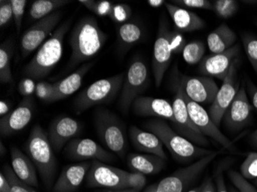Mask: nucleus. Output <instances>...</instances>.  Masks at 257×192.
<instances>
[{"mask_svg":"<svg viewBox=\"0 0 257 192\" xmlns=\"http://www.w3.org/2000/svg\"><path fill=\"white\" fill-rule=\"evenodd\" d=\"M106 40L107 36L99 28L94 17L89 16L81 19L70 36L72 55L68 70L94 57L102 50Z\"/></svg>","mask_w":257,"mask_h":192,"instance_id":"f257e3e1","label":"nucleus"},{"mask_svg":"<svg viewBox=\"0 0 257 192\" xmlns=\"http://www.w3.org/2000/svg\"><path fill=\"white\" fill-rule=\"evenodd\" d=\"M144 127L160 138L173 158L178 162L183 164L193 162L213 152V151L195 145L179 135L163 119L150 120L144 124Z\"/></svg>","mask_w":257,"mask_h":192,"instance_id":"f03ea898","label":"nucleus"},{"mask_svg":"<svg viewBox=\"0 0 257 192\" xmlns=\"http://www.w3.org/2000/svg\"><path fill=\"white\" fill-rule=\"evenodd\" d=\"M71 25V20L62 23L54 33L39 48L31 61L23 69L27 78L40 80L48 76L60 61L63 55L65 35Z\"/></svg>","mask_w":257,"mask_h":192,"instance_id":"7ed1b4c3","label":"nucleus"},{"mask_svg":"<svg viewBox=\"0 0 257 192\" xmlns=\"http://www.w3.org/2000/svg\"><path fill=\"white\" fill-rule=\"evenodd\" d=\"M25 151L37 167L45 187L48 189L53 187L57 161L48 133L40 125H35L31 130L26 142Z\"/></svg>","mask_w":257,"mask_h":192,"instance_id":"20e7f679","label":"nucleus"},{"mask_svg":"<svg viewBox=\"0 0 257 192\" xmlns=\"http://www.w3.org/2000/svg\"><path fill=\"white\" fill-rule=\"evenodd\" d=\"M125 76L120 73L92 83L76 96L73 103L75 111L80 114L96 105L110 103L122 89Z\"/></svg>","mask_w":257,"mask_h":192,"instance_id":"39448f33","label":"nucleus"},{"mask_svg":"<svg viewBox=\"0 0 257 192\" xmlns=\"http://www.w3.org/2000/svg\"><path fill=\"white\" fill-rule=\"evenodd\" d=\"M95 127L103 145L120 158L126 154L128 141L125 125L113 112L99 109L95 113Z\"/></svg>","mask_w":257,"mask_h":192,"instance_id":"423d86ee","label":"nucleus"},{"mask_svg":"<svg viewBox=\"0 0 257 192\" xmlns=\"http://www.w3.org/2000/svg\"><path fill=\"white\" fill-rule=\"evenodd\" d=\"M175 95L173 102V110L174 114L175 123L173 124L177 133L198 146L207 147L209 141L205 135L198 129L189 114L183 88L179 78H176L174 83Z\"/></svg>","mask_w":257,"mask_h":192,"instance_id":"0eeeda50","label":"nucleus"},{"mask_svg":"<svg viewBox=\"0 0 257 192\" xmlns=\"http://www.w3.org/2000/svg\"><path fill=\"white\" fill-rule=\"evenodd\" d=\"M219 154V151H213L212 154L205 156L190 165L181 167L165 178L162 179L157 183V192L186 191Z\"/></svg>","mask_w":257,"mask_h":192,"instance_id":"6e6552de","label":"nucleus"},{"mask_svg":"<svg viewBox=\"0 0 257 192\" xmlns=\"http://www.w3.org/2000/svg\"><path fill=\"white\" fill-rule=\"evenodd\" d=\"M148 82L147 66L140 58H136L125 74L119 97V109L124 114L128 112L134 100L146 90Z\"/></svg>","mask_w":257,"mask_h":192,"instance_id":"1a4fd4ad","label":"nucleus"},{"mask_svg":"<svg viewBox=\"0 0 257 192\" xmlns=\"http://www.w3.org/2000/svg\"><path fill=\"white\" fill-rule=\"evenodd\" d=\"M169 24L166 19L160 20L153 54V73L157 88L160 87L163 77L171 63L173 53Z\"/></svg>","mask_w":257,"mask_h":192,"instance_id":"9d476101","label":"nucleus"},{"mask_svg":"<svg viewBox=\"0 0 257 192\" xmlns=\"http://www.w3.org/2000/svg\"><path fill=\"white\" fill-rule=\"evenodd\" d=\"M62 17V12L58 10L51 15L35 22L34 24L23 33L20 42V50L23 58H27L40 47L46 39L53 34L52 33L56 30V27Z\"/></svg>","mask_w":257,"mask_h":192,"instance_id":"9b49d317","label":"nucleus"},{"mask_svg":"<svg viewBox=\"0 0 257 192\" xmlns=\"http://www.w3.org/2000/svg\"><path fill=\"white\" fill-rule=\"evenodd\" d=\"M239 58H236L224 80L220 89L218 90L216 97L209 109V115L213 122L217 125H220L225 112L234 99L239 89V84L237 80V66Z\"/></svg>","mask_w":257,"mask_h":192,"instance_id":"f8f14e48","label":"nucleus"},{"mask_svg":"<svg viewBox=\"0 0 257 192\" xmlns=\"http://www.w3.org/2000/svg\"><path fill=\"white\" fill-rule=\"evenodd\" d=\"M126 171L98 160H92L86 174V184L89 187L106 189H124Z\"/></svg>","mask_w":257,"mask_h":192,"instance_id":"ddd939ff","label":"nucleus"},{"mask_svg":"<svg viewBox=\"0 0 257 192\" xmlns=\"http://www.w3.org/2000/svg\"><path fill=\"white\" fill-rule=\"evenodd\" d=\"M186 106L188 109L189 114L193 123L200 130V132L205 136L209 137L219 143L223 148L229 151L234 152L236 148L233 146L232 141H229L218 128L217 125L213 122L209 113L203 109L200 104L193 102L186 96L183 92Z\"/></svg>","mask_w":257,"mask_h":192,"instance_id":"4468645a","label":"nucleus"},{"mask_svg":"<svg viewBox=\"0 0 257 192\" xmlns=\"http://www.w3.org/2000/svg\"><path fill=\"white\" fill-rule=\"evenodd\" d=\"M67 158L76 161L98 160L104 163L116 161L115 154L104 149L90 138H76L69 141L64 150Z\"/></svg>","mask_w":257,"mask_h":192,"instance_id":"2eb2a0df","label":"nucleus"},{"mask_svg":"<svg viewBox=\"0 0 257 192\" xmlns=\"http://www.w3.org/2000/svg\"><path fill=\"white\" fill-rule=\"evenodd\" d=\"M253 107L249 102L245 86L239 88L223 116L225 127L232 132L240 131L250 122Z\"/></svg>","mask_w":257,"mask_h":192,"instance_id":"dca6fc26","label":"nucleus"},{"mask_svg":"<svg viewBox=\"0 0 257 192\" xmlns=\"http://www.w3.org/2000/svg\"><path fill=\"white\" fill-rule=\"evenodd\" d=\"M180 85L189 99L198 104L213 103L219 88L208 76H180Z\"/></svg>","mask_w":257,"mask_h":192,"instance_id":"f3484780","label":"nucleus"},{"mask_svg":"<svg viewBox=\"0 0 257 192\" xmlns=\"http://www.w3.org/2000/svg\"><path fill=\"white\" fill-rule=\"evenodd\" d=\"M34 98H23L18 106L0 119V134L3 137L14 135L31 122L34 112Z\"/></svg>","mask_w":257,"mask_h":192,"instance_id":"a211bd4d","label":"nucleus"},{"mask_svg":"<svg viewBox=\"0 0 257 192\" xmlns=\"http://www.w3.org/2000/svg\"><path fill=\"white\" fill-rule=\"evenodd\" d=\"M239 53L240 46L236 44L223 53L206 56L200 62L199 72L203 76L223 81Z\"/></svg>","mask_w":257,"mask_h":192,"instance_id":"6ab92c4d","label":"nucleus"},{"mask_svg":"<svg viewBox=\"0 0 257 192\" xmlns=\"http://www.w3.org/2000/svg\"><path fill=\"white\" fill-rule=\"evenodd\" d=\"M82 128V124L70 117H59L53 120L47 133L54 151L59 152L68 141L76 138L81 133Z\"/></svg>","mask_w":257,"mask_h":192,"instance_id":"aec40b11","label":"nucleus"},{"mask_svg":"<svg viewBox=\"0 0 257 192\" xmlns=\"http://www.w3.org/2000/svg\"><path fill=\"white\" fill-rule=\"evenodd\" d=\"M131 109L134 114L138 116L157 117L175 123L173 105L166 99L139 96L133 102Z\"/></svg>","mask_w":257,"mask_h":192,"instance_id":"412c9836","label":"nucleus"},{"mask_svg":"<svg viewBox=\"0 0 257 192\" xmlns=\"http://www.w3.org/2000/svg\"><path fill=\"white\" fill-rule=\"evenodd\" d=\"M92 161L70 164L63 168L53 187V192H75L84 181Z\"/></svg>","mask_w":257,"mask_h":192,"instance_id":"4be33fe9","label":"nucleus"},{"mask_svg":"<svg viewBox=\"0 0 257 192\" xmlns=\"http://www.w3.org/2000/svg\"><path fill=\"white\" fill-rule=\"evenodd\" d=\"M128 134L136 149L141 152L159 156L164 160L167 159V154L163 149V142L155 134L140 129L135 125L131 126Z\"/></svg>","mask_w":257,"mask_h":192,"instance_id":"5701e85b","label":"nucleus"},{"mask_svg":"<svg viewBox=\"0 0 257 192\" xmlns=\"http://www.w3.org/2000/svg\"><path fill=\"white\" fill-rule=\"evenodd\" d=\"M10 152L12 167L17 177L29 185L38 187L37 167L30 157L17 147H12Z\"/></svg>","mask_w":257,"mask_h":192,"instance_id":"b1692460","label":"nucleus"},{"mask_svg":"<svg viewBox=\"0 0 257 192\" xmlns=\"http://www.w3.org/2000/svg\"><path fill=\"white\" fill-rule=\"evenodd\" d=\"M165 6L178 31L193 32L204 28V20L193 12L170 3H166Z\"/></svg>","mask_w":257,"mask_h":192,"instance_id":"393cba45","label":"nucleus"},{"mask_svg":"<svg viewBox=\"0 0 257 192\" xmlns=\"http://www.w3.org/2000/svg\"><path fill=\"white\" fill-rule=\"evenodd\" d=\"M126 162L131 171L142 173L145 175L158 174L166 165V160L151 154L131 153L127 156Z\"/></svg>","mask_w":257,"mask_h":192,"instance_id":"a878e982","label":"nucleus"},{"mask_svg":"<svg viewBox=\"0 0 257 192\" xmlns=\"http://www.w3.org/2000/svg\"><path fill=\"white\" fill-rule=\"evenodd\" d=\"M94 63L95 62H91L83 64L71 75H69L63 80L54 83L56 91V102L69 97L80 88L85 76L87 74Z\"/></svg>","mask_w":257,"mask_h":192,"instance_id":"bb28decb","label":"nucleus"},{"mask_svg":"<svg viewBox=\"0 0 257 192\" xmlns=\"http://www.w3.org/2000/svg\"><path fill=\"white\" fill-rule=\"evenodd\" d=\"M236 41V33L226 23L221 24L207 37L208 47L213 54L226 51L234 46Z\"/></svg>","mask_w":257,"mask_h":192,"instance_id":"cd10ccee","label":"nucleus"},{"mask_svg":"<svg viewBox=\"0 0 257 192\" xmlns=\"http://www.w3.org/2000/svg\"><path fill=\"white\" fill-rule=\"evenodd\" d=\"M118 43L121 53H125L140 43L144 37L142 27L136 22H126L118 28Z\"/></svg>","mask_w":257,"mask_h":192,"instance_id":"c85d7f7f","label":"nucleus"},{"mask_svg":"<svg viewBox=\"0 0 257 192\" xmlns=\"http://www.w3.org/2000/svg\"><path fill=\"white\" fill-rule=\"evenodd\" d=\"M71 3L68 0H36L32 4L29 12L30 21L37 22L51 15L62 7Z\"/></svg>","mask_w":257,"mask_h":192,"instance_id":"c756f323","label":"nucleus"},{"mask_svg":"<svg viewBox=\"0 0 257 192\" xmlns=\"http://www.w3.org/2000/svg\"><path fill=\"white\" fill-rule=\"evenodd\" d=\"M14 54V45L11 40L4 42L0 46V82L10 83L13 82L11 60Z\"/></svg>","mask_w":257,"mask_h":192,"instance_id":"7c9ffc66","label":"nucleus"},{"mask_svg":"<svg viewBox=\"0 0 257 192\" xmlns=\"http://www.w3.org/2000/svg\"><path fill=\"white\" fill-rule=\"evenodd\" d=\"M205 51L206 48L203 42L193 41L185 46L182 53L186 63L190 65H195L203 60Z\"/></svg>","mask_w":257,"mask_h":192,"instance_id":"2f4dec72","label":"nucleus"},{"mask_svg":"<svg viewBox=\"0 0 257 192\" xmlns=\"http://www.w3.org/2000/svg\"><path fill=\"white\" fill-rule=\"evenodd\" d=\"M3 173L10 181L11 192H38L35 190L34 187L20 180L13 170V167L9 164L4 166Z\"/></svg>","mask_w":257,"mask_h":192,"instance_id":"473e14b6","label":"nucleus"},{"mask_svg":"<svg viewBox=\"0 0 257 192\" xmlns=\"http://www.w3.org/2000/svg\"><path fill=\"white\" fill-rule=\"evenodd\" d=\"M213 10L220 18H231L237 12L238 4L235 0H216L213 2Z\"/></svg>","mask_w":257,"mask_h":192,"instance_id":"72a5a7b5","label":"nucleus"},{"mask_svg":"<svg viewBox=\"0 0 257 192\" xmlns=\"http://www.w3.org/2000/svg\"><path fill=\"white\" fill-rule=\"evenodd\" d=\"M35 95H37L40 100L47 102V103L56 102V91L55 84L50 83L46 81L37 82Z\"/></svg>","mask_w":257,"mask_h":192,"instance_id":"f704fd0d","label":"nucleus"},{"mask_svg":"<svg viewBox=\"0 0 257 192\" xmlns=\"http://www.w3.org/2000/svg\"><path fill=\"white\" fill-rule=\"evenodd\" d=\"M242 42L251 66L257 73V38L250 34H243Z\"/></svg>","mask_w":257,"mask_h":192,"instance_id":"c9c22d12","label":"nucleus"},{"mask_svg":"<svg viewBox=\"0 0 257 192\" xmlns=\"http://www.w3.org/2000/svg\"><path fill=\"white\" fill-rule=\"evenodd\" d=\"M241 174L246 179L257 178V152L247 154L245 161L241 164Z\"/></svg>","mask_w":257,"mask_h":192,"instance_id":"e433bc0d","label":"nucleus"},{"mask_svg":"<svg viewBox=\"0 0 257 192\" xmlns=\"http://www.w3.org/2000/svg\"><path fill=\"white\" fill-rule=\"evenodd\" d=\"M131 14L132 10L130 6L123 4H115L112 7L109 18L115 23L123 24L131 18Z\"/></svg>","mask_w":257,"mask_h":192,"instance_id":"4c0bfd02","label":"nucleus"},{"mask_svg":"<svg viewBox=\"0 0 257 192\" xmlns=\"http://www.w3.org/2000/svg\"><path fill=\"white\" fill-rule=\"evenodd\" d=\"M125 183L126 188L142 190L147 184V177L145 174L142 173L126 171L125 175Z\"/></svg>","mask_w":257,"mask_h":192,"instance_id":"58836bf2","label":"nucleus"},{"mask_svg":"<svg viewBox=\"0 0 257 192\" xmlns=\"http://www.w3.org/2000/svg\"><path fill=\"white\" fill-rule=\"evenodd\" d=\"M228 174L231 182L234 184L239 192H257V189L237 171L231 170Z\"/></svg>","mask_w":257,"mask_h":192,"instance_id":"ea45409f","label":"nucleus"},{"mask_svg":"<svg viewBox=\"0 0 257 192\" xmlns=\"http://www.w3.org/2000/svg\"><path fill=\"white\" fill-rule=\"evenodd\" d=\"M11 3L13 12H14V20L16 28H17V33H20L27 1L26 0H11Z\"/></svg>","mask_w":257,"mask_h":192,"instance_id":"a19ab883","label":"nucleus"},{"mask_svg":"<svg viewBox=\"0 0 257 192\" xmlns=\"http://www.w3.org/2000/svg\"><path fill=\"white\" fill-rule=\"evenodd\" d=\"M14 20V12L11 1L1 0L0 1V27H4L10 24Z\"/></svg>","mask_w":257,"mask_h":192,"instance_id":"79ce46f5","label":"nucleus"},{"mask_svg":"<svg viewBox=\"0 0 257 192\" xmlns=\"http://www.w3.org/2000/svg\"><path fill=\"white\" fill-rule=\"evenodd\" d=\"M172 3H175L176 5L184 8L213 10V3L208 0H177Z\"/></svg>","mask_w":257,"mask_h":192,"instance_id":"37998d69","label":"nucleus"},{"mask_svg":"<svg viewBox=\"0 0 257 192\" xmlns=\"http://www.w3.org/2000/svg\"><path fill=\"white\" fill-rule=\"evenodd\" d=\"M114 4L107 0H99V1H94V4L92 5L90 11L93 14L99 17H109L110 16L112 12V7Z\"/></svg>","mask_w":257,"mask_h":192,"instance_id":"c03bdc74","label":"nucleus"},{"mask_svg":"<svg viewBox=\"0 0 257 192\" xmlns=\"http://www.w3.org/2000/svg\"><path fill=\"white\" fill-rule=\"evenodd\" d=\"M37 83H35L33 79L24 78L20 81L19 84V92L23 98L31 97L36 91Z\"/></svg>","mask_w":257,"mask_h":192,"instance_id":"a18cd8bd","label":"nucleus"},{"mask_svg":"<svg viewBox=\"0 0 257 192\" xmlns=\"http://www.w3.org/2000/svg\"><path fill=\"white\" fill-rule=\"evenodd\" d=\"M227 163L222 162L216 167L214 172L215 181H216V190L217 192H228L225 184L224 177H223V170L227 167Z\"/></svg>","mask_w":257,"mask_h":192,"instance_id":"49530a36","label":"nucleus"},{"mask_svg":"<svg viewBox=\"0 0 257 192\" xmlns=\"http://www.w3.org/2000/svg\"><path fill=\"white\" fill-rule=\"evenodd\" d=\"M170 40H171L172 48H173L174 54L183 52V49L186 45V40L180 32L177 31V30L171 31Z\"/></svg>","mask_w":257,"mask_h":192,"instance_id":"de8ad7c7","label":"nucleus"},{"mask_svg":"<svg viewBox=\"0 0 257 192\" xmlns=\"http://www.w3.org/2000/svg\"><path fill=\"white\" fill-rule=\"evenodd\" d=\"M246 84H247L248 93L250 97L252 106L257 109V87L251 81H247Z\"/></svg>","mask_w":257,"mask_h":192,"instance_id":"09e8293b","label":"nucleus"},{"mask_svg":"<svg viewBox=\"0 0 257 192\" xmlns=\"http://www.w3.org/2000/svg\"><path fill=\"white\" fill-rule=\"evenodd\" d=\"M200 192H217L216 186L213 183L211 177H206L203 184H201V189H200Z\"/></svg>","mask_w":257,"mask_h":192,"instance_id":"8fccbe9b","label":"nucleus"},{"mask_svg":"<svg viewBox=\"0 0 257 192\" xmlns=\"http://www.w3.org/2000/svg\"><path fill=\"white\" fill-rule=\"evenodd\" d=\"M0 192H11V185L4 173H0Z\"/></svg>","mask_w":257,"mask_h":192,"instance_id":"3c124183","label":"nucleus"},{"mask_svg":"<svg viewBox=\"0 0 257 192\" xmlns=\"http://www.w3.org/2000/svg\"><path fill=\"white\" fill-rule=\"evenodd\" d=\"M10 105L6 101L2 100L0 102V115L1 118L8 115L10 112Z\"/></svg>","mask_w":257,"mask_h":192,"instance_id":"603ef678","label":"nucleus"},{"mask_svg":"<svg viewBox=\"0 0 257 192\" xmlns=\"http://www.w3.org/2000/svg\"><path fill=\"white\" fill-rule=\"evenodd\" d=\"M147 3L153 8H159L163 4H166V1L164 0H148Z\"/></svg>","mask_w":257,"mask_h":192,"instance_id":"864d4df0","label":"nucleus"},{"mask_svg":"<svg viewBox=\"0 0 257 192\" xmlns=\"http://www.w3.org/2000/svg\"><path fill=\"white\" fill-rule=\"evenodd\" d=\"M141 190L137 189L124 188V189H106L99 192H140Z\"/></svg>","mask_w":257,"mask_h":192,"instance_id":"5fc2aeb1","label":"nucleus"},{"mask_svg":"<svg viewBox=\"0 0 257 192\" xmlns=\"http://www.w3.org/2000/svg\"><path fill=\"white\" fill-rule=\"evenodd\" d=\"M249 141H250L251 144L257 148V129L249 135Z\"/></svg>","mask_w":257,"mask_h":192,"instance_id":"6e6d98bb","label":"nucleus"},{"mask_svg":"<svg viewBox=\"0 0 257 192\" xmlns=\"http://www.w3.org/2000/svg\"><path fill=\"white\" fill-rule=\"evenodd\" d=\"M157 183L156 184H151V185L148 186L146 187L145 190L144 192H157Z\"/></svg>","mask_w":257,"mask_h":192,"instance_id":"4d7b16f0","label":"nucleus"},{"mask_svg":"<svg viewBox=\"0 0 257 192\" xmlns=\"http://www.w3.org/2000/svg\"><path fill=\"white\" fill-rule=\"evenodd\" d=\"M0 149H1V151H0V152H1V156H4V153H6L7 150H6V148H4V144H3L2 141L0 143Z\"/></svg>","mask_w":257,"mask_h":192,"instance_id":"13d9d810","label":"nucleus"},{"mask_svg":"<svg viewBox=\"0 0 257 192\" xmlns=\"http://www.w3.org/2000/svg\"><path fill=\"white\" fill-rule=\"evenodd\" d=\"M200 189H201V185L198 186V187H194V188L191 189V190H187L186 192H200Z\"/></svg>","mask_w":257,"mask_h":192,"instance_id":"bf43d9fd","label":"nucleus"},{"mask_svg":"<svg viewBox=\"0 0 257 192\" xmlns=\"http://www.w3.org/2000/svg\"><path fill=\"white\" fill-rule=\"evenodd\" d=\"M229 192H239V190L233 188V187H229Z\"/></svg>","mask_w":257,"mask_h":192,"instance_id":"052dcab7","label":"nucleus"},{"mask_svg":"<svg viewBox=\"0 0 257 192\" xmlns=\"http://www.w3.org/2000/svg\"><path fill=\"white\" fill-rule=\"evenodd\" d=\"M255 184H256V185H257V178L255 179Z\"/></svg>","mask_w":257,"mask_h":192,"instance_id":"680f3d73","label":"nucleus"}]
</instances>
